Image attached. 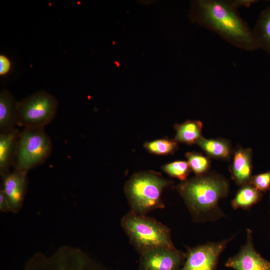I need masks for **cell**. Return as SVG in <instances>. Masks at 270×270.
<instances>
[{
    "instance_id": "obj_7",
    "label": "cell",
    "mask_w": 270,
    "mask_h": 270,
    "mask_svg": "<svg viewBox=\"0 0 270 270\" xmlns=\"http://www.w3.org/2000/svg\"><path fill=\"white\" fill-rule=\"evenodd\" d=\"M58 102L54 96L41 90L16 102V125L24 128L44 127L55 118Z\"/></svg>"
},
{
    "instance_id": "obj_20",
    "label": "cell",
    "mask_w": 270,
    "mask_h": 270,
    "mask_svg": "<svg viewBox=\"0 0 270 270\" xmlns=\"http://www.w3.org/2000/svg\"><path fill=\"white\" fill-rule=\"evenodd\" d=\"M186 157L191 170L196 176L206 174L210 167V161L208 158L196 152H188Z\"/></svg>"
},
{
    "instance_id": "obj_13",
    "label": "cell",
    "mask_w": 270,
    "mask_h": 270,
    "mask_svg": "<svg viewBox=\"0 0 270 270\" xmlns=\"http://www.w3.org/2000/svg\"><path fill=\"white\" fill-rule=\"evenodd\" d=\"M232 179L239 186L250 184L252 178V150L240 148L234 154L230 166Z\"/></svg>"
},
{
    "instance_id": "obj_1",
    "label": "cell",
    "mask_w": 270,
    "mask_h": 270,
    "mask_svg": "<svg viewBox=\"0 0 270 270\" xmlns=\"http://www.w3.org/2000/svg\"><path fill=\"white\" fill-rule=\"evenodd\" d=\"M254 0H195L191 2L190 19L216 33L239 48L253 51L259 46L252 30L238 11V8L250 6Z\"/></svg>"
},
{
    "instance_id": "obj_6",
    "label": "cell",
    "mask_w": 270,
    "mask_h": 270,
    "mask_svg": "<svg viewBox=\"0 0 270 270\" xmlns=\"http://www.w3.org/2000/svg\"><path fill=\"white\" fill-rule=\"evenodd\" d=\"M52 148L44 127L24 128L18 141L14 169L28 172L42 164L50 156Z\"/></svg>"
},
{
    "instance_id": "obj_3",
    "label": "cell",
    "mask_w": 270,
    "mask_h": 270,
    "mask_svg": "<svg viewBox=\"0 0 270 270\" xmlns=\"http://www.w3.org/2000/svg\"><path fill=\"white\" fill-rule=\"evenodd\" d=\"M172 183L156 172L150 170L135 174L124 186L130 210L146 215L154 210L164 208L162 194L164 190Z\"/></svg>"
},
{
    "instance_id": "obj_9",
    "label": "cell",
    "mask_w": 270,
    "mask_h": 270,
    "mask_svg": "<svg viewBox=\"0 0 270 270\" xmlns=\"http://www.w3.org/2000/svg\"><path fill=\"white\" fill-rule=\"evenodd\" d=\"M186 256L176 248H154L140 254L138 270H180Z\"/></svg>"
},
{
    "instance_id": "obj_17",
    "label": "cell",
    "mask_w": 270,
    "mask_h": 270,
    "mask_svg": "<svg viewBox=\"0 0 270 270\" xmlns=\"http://www.w3.org/2000/svg\"><path fill=\"white\" fill-rule=\"evenodd\" d=\"M202 124L198 120H187L175 126V140L188 144L196 143L202 137Z\"/></svg>"
},
{
    "instance_id": "obj_24",
    "label": "cell",
    "mask_w": 270,
    "mask_h": 270,
    "mask_svg": "<svg viewBox=\"0 0 270 270\" xmlns=\"http://www.w3.org/2000/svg\"><path fill=\"white\" fill-rule=\"evenodd\" d=\"M0 211L2 212H10L8 201L1 188H0Z\"/></svg>"
},
{
    "instance_id": "obj_8",
    "label": "cell",
    "mask_w": 270,
    "mask_h": 270,
    "mask_svg": "<svg viewBox=\"0 0 270 270\" xmlns=\"http://www.w3.org/2000/svg\"><path fill=\"white\" fill-rule=\"evenodd\" d=\"M234 236L186 248V259L180 270H216L220 254Z\"/></svg>"
},
{
    "instance_id": "obj_16",
    "label": "cell",
    "mask_w": 270,
    "mask_h": 270,
    "mask_svg": "<svg viewBox=\"0 0 270 270\" xmlns=\"http://www.w3.org/2000/svg\"><path fill=\"white\" fill-rule=\"evenodd\" d=\"M253 32L259 48L270 54V5L261 12Z\"/></svg>"
},
{
    "instance_id": "obj_4",
    "label": "cell",
    "mask_w": 270,
    "mask_h": 270,
    "mask_svg": "<svg viewBox=\"0 0 270 270\" xmlns=\"http://www.w3.org/2000/svg\"><path fill=\"white\" fill-rule=\"evenodd\" d=\"M121 226L140 254L159 247L175 248L170 228L153 218L130 210L122 217Z\"/></svg>"
},
{
    "instance_id": "obj_25",
    "label": "cell",
    "mask_w": 270,
    "mask_h": 270,
    "mask_svg": "<svg viewBox=\"0 0 270 270\" xmlns=\"http://www.w3.org/2000/svg\"><path fill=\"white\" fill-rule=\"evenodd\" d=\"M268 191H269V202H270V189Z\"/></svg>"
},
{
    "instance_id": "obj_23",
    "label": "cell",
    "mask_w": 270,
    "mask_h": 270,
    "mask_svg": "<svg viewBox=\"0 0 270 270\" xmlns=\"http://www.w3.org/2000/svg\"><path fill=\"white\" fill-rule=\"evenodd\" d=\"M12 62L6 55H0V76H4L8 74L11 70Z\"/></svg>"
},
{
    "instance_id": "obj_5",
    "label": "cell",
    "mask_w": 270,
    "mask_h": 270,
    "mask_svg": "<svg viewBox=\"0 0 270 270\" xmlns=\"http://www.w3.org/2000/svg\"><path fill=\"white\" fill-rule=\"evenodd\" d=\"M22 270H108L80 248H60L50 256L37 252L27 260Z\"/></svg>"
},
{
    "instance_id": "obj_19",
    "label": "cell",
    "mask_w": 270,
    "mask_h": 270,
    "mask_svg": "<svg viewBox=\"0 0 270 270\" xmlns=\"http://www.w3.org/2000/svg\"><path fill=\"white\" fill-rule=\"evenodd\" d=\"M144 146L152 154L166 155L174 152L177 148V142L168 138H162L146 142Z\"/></svg>"
},
{
    "instance_id": "obj_18",
    "label": "cell",
    "mask_w": 270,
    "mask_h": 270,
    "mask_svg": "<svg viewBox=\"0 0 270 270\" xmlns=\"http://www.w3.org/2000/svg\"><path fill=\"white\" fill-rule=\"evenodd\" d=\"M196 144L209 156L219 159H228L232 150L230 144L223 139H206L202 137Z\"/></svg>"
},
{
    "instance_id": "obj_2",
    "label": "cell",
    "mask_w": 270,
    "mask_h": 270,
    "mask_svg": "<svg viewBox=\"0 0 270 270\" xmlns=\"http://www.w3.org/2000/svg\"><path fill=\"white\" fill-rule=\"evenodd\" d=\"M176 190L196 223L216 222L226 215L218 206L220 200L228 196V180L214 172L186 180Z\"/></svg>"
},
{
    "instance_id": "obj_14",
    "label": "cell",
    "mask_w": 270,
    "mask_h": 270,
    "mask_svg": "<svg viewBox=\"0 0 270 270\" xmlns=\"http://www.w3.org/2000/svg\"><path fill=\"white\" fill-rule=\"evenodd\" d=\"M10 92L3 90L0 92V133H4L15 129V110L16 104Z\"/></svg>"
},
{
    "instance_id": "obj_11",
    "label": "cell",
    "mask_w": 270,
    "mask_h": 270,
    "mask_svg": "<svg viewBox=\"0 0 270 270\" xmlns=\"http://www.w3.org/2000/svg\"><path fill=\"white\" fill-rule=\"evenodd\" d=\"M28 172L14 169L2 178V190L10 208V212H18L22 208L26 192Z\"/></svg>"
},
{
    "instance_id": "obj_21",
    "label": "cell",
    "mask_w": 270,
    "mask_h": 270,
    "mask_svg": "<svg viewBox=\"0 0 270 270\" xmlns=\"http://www.w3.org/2000/svg\"><path fill=\"white\" fill-rule=\"evenodd\" d=\"M162 170L170 176L183 182L186 180L190 172L188 162L178 160L168 164L162 167Z\"/></svg>"
},
{
    "instance_id": "obj_10",
    "label": "cell",
    "mask_w": 270,
    "mask_h": 270,
    "mask_svg": "<svg viewBox=\"0 0 270 270\" xmlns=\"http://www.w3.org/2000/svg\"><path fill=\"white\" fill-rule=\"evenodd\" d=\"M226 268L234 270H270V261L264 258L255 249L252 230L246 228V240L239 252L228 258Z\"/></svg>"
},
{
    "instance_id": "obj_12",
    "label": "cell",
    "mask_w": 270,
    "mask_h": 270,
    "mask_svg": "<svg viewBox=\"0 0 270 270\" xmlns=\"http://www.w3.org/2000/svg\"><path fill=\"white\" fill-rule=\"evenodd\" d=\"M20 131L17 128L0 133V175L4 177L14 166L18 141Z\"/></svg>"
},
{
    "instance_id": "obj_15",
    "label": "cell",
    "mask_w": 270,
    "mask_h": 270,
    "mask_svg": "<svg viewBox=\"0 0 270 270\" xmlns=\"http://www.w3.org/2000/svg\"><path fill=\"white\" fill-rule=\"evenodd\" d=\"M262 193L250 184L241 186L231 201L234 210H248L258 202L262 198Z\"/></svg>"
},
{
    "instance_id": "obj_22",
    "label": "cell",
    "mask_w": 270,
    "mask_h": 270,
    "mask_svg": "<svg viewBox=\"0 0 270 270\" xmlns=\"http://www.w3.org/2000/svg\"><path fill=\"white\" fill-rule=\"evenodd\" d=\"M250 184L260 192L270 189V170L252 176Z\"/></svg>"
}]
</instances>
